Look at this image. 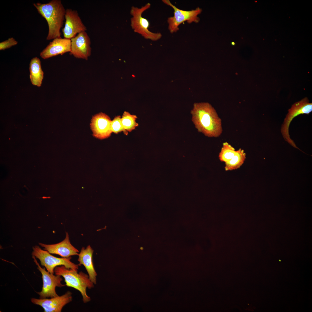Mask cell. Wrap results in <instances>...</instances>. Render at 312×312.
<instances>
[{
  "mask_svg": "<svg viewBox=\"0 0 312 312\" xmlns=\"http://www.w3.org/2000/svg\"><path fill=\"white\" fill-rule=\"evenodd\" d=\"M162 2L172 8L174 10V16L168 17L167 19L168 29L170 33L172 34L179 30V25L182 23L187 21L188 23L192 22L198 23L200 18L198 16L202 11L199 7L195 10L190 11L180 9L173 5L169 0H162Z\"/></svg>",
  "mask_w": 312,
  "mask_h": 312,
  "instance_id": "8992f818",
  "label": "cell"
},
{
  "mask_svg": "<svg viewBox=\"0 0 312 312\" xmlns=\"http://www.w3.org/2000/svg\"><path fill=\"white\" fill-rule=\"evenodd\" d=\"M31 301L33 304L41 306L45 312H60L63 307L72 300V293L69 291L60 296L50 299H38L32 298Z\"/></svg>",
  "mask_w": 312,
  "mask_h": 312,
  "instance_id": "7c38bea8",
  "label": "cell"
},
{
  "mask_svg": "<svg viewBox=\"0 0 312 312\" xmlns=\"http://www.w3.org/2000/svg\"><path fill=\"white\" fill-rule=\"evenodd\" d=\"M32 257L37 266V269L42 275L43 285L42 290L37 292L40 296V298H51L58 296L55 291L56 287H61L65 285L61 283L63 279L61 276L54 275L47 271L44 268H42L40 266L34 256H32Z\"/></svg>",
  "mask_w": 312,
  "mask_h": 312,
  "instance_id": "ba28073f",
  "label": "cell"
},
{
  "mask_svg": "<svg viewBox=\"0 0 312 312\" xmlns=\"http://www.w3.org/2000/svg\"><path fill=\"white\" fill-rule=\"evenodd\" d=\"M18 42L13 38H9L8 40L0 43V50H5L17 44Z\"/></svg>",
  "mask_w": 312,
  "mask_h": 312,
  "instance_id": "44dd1931",
  "label": "cell"
},
{
  "mask_svg": "<svg viewBox=\"0 0 312 312\" xmlns=\"http://www.w3.org/2000/svg\"><path fill=\"white\" fill-rule=\"evenodd\" d=\"M191 113L192 121L199 132L209 137H217L222 134L221 120L209 103H194Z\"/></svg>",
  "mask_w": 312,
  "mask_h": 312,
  "instance_id": "6da1fadb",
  "label": "cell"
},
{
  "mask_svg": "<svg viewBox=\"0 0 312 312\" xmlns=\"http://www.w3.org/2000/svg\"><path fill=\"white\" fill-rule=\"evenodd\" d=\"M231 44H232V45H235V42H232L231 43Z\"/></svg>",
  "mask_w": 312,
  "mask_h": 312,
  "instance_id": "7402d4cb",
  "label": "cell"
},
{
  "mask_svg": "<svg viewBox=\"0 0 312 312\" xmlns=\"http://www.w3.org/2000/svg\"><path fill=\"white\" fill-rule=\"evenodd\" d=\"M244 150L239 148L236 151L234 156L229 161L225 163L226 171L231 170L239 168L244 163L246 158Z\"/></svg>",
  "mask_w": 312,
  "mask_h": 312,
  "instance_id": "e0dca14e",
  "label": "cell"
},
{
  "mask_svg": "<svg viewBox=\"0 0 312 312\" xmlns=\"http://www.w3.org/2000/svg\"><path fill=\"white\" fill-rule=\"evenodd\" d=\"M111 120L107 114L99 113L92 116L90 127L93 136L96 138L102 140L110 137L112 132Z\"/></svg>",
  "mask_w": 312,
  "mask_h": 312,
  "instance_id": "8fae6325",
  "label": "cell"
},
{
  "mask_svg": "<svg viewBox=\"0 0 312 312\" xmlns=\"http://www.w3.org/2000/svg\"><path fill=\"white\" fill-rule=\"evenodd\" d=\"M151 6L150 3H147L140 8L132 6L130 11V14L132 16L130 19V25L135 32L141 35L146 39L156 41L161 38L162 34L160 33H153L149 30V22L142 16L143 13L149 8Z\"/></svg>",
  "mask_w": 312,
  "mask_h": 312,
  "instance_id": "277c9868",
  "label": "cell"
},
{
  "mask_svg": "<svg viewBox=\"0 0 312 312\" xmlns=\"http://www.w3.org/2000/svg\"><path fill=\"white\" fill-rule=\"evenodd\" d=\"M65 19L64 26L62 30L64 38L71 39L77 34L87 30L76 10L66 9Z\"/></svg>",
  "mask_w": 312,
  "mask_h": 312,
  "instance_id": "9c48e42d",
  "label": "cell"
},
{
  "mask_svg": "<svg viewBox=\"0 0 312 312\" xmlns=\"http://www.w3.org/2000/svg\"><path fill=\"white\" fill-rule=\"evenodd\" d=\"M39 244L44 248V250L50 254L58 255L63 257L67 258L78 255L79 251L71 244L67 232H66L65 239L60 243L53 244L40 243Z\"/></svg>",
  "mask_w": 312,
  "mask_h": 312,
  "instance_id": "5bb4252c",
  "label": "cell"
},
{
  "mask_svg": "<svg viewBox=\"0 0 312 312\" xmlns=\"http://www.w3.org/2000/svg\"><path fill=\"white\" fill-rule=\"evenodd\" d=\"M312 111V103H309L307 97L294 103L288 111V112L282 125L281 132L285 140L295 148L299 149L290 138L289 132L290 124L295 117L301 114H309Z\"/></svg>",
  "mask_w": 312,
  "mask_h": 312,
  "instance_id": "52a82bcc",
  "label": "cell"
},
{
  "mask_svg": "<svg viewBox=\"0 0 312 312\" xmlns=\"http://www.w3.org/2000/svg\"><path fill=\"white\" fill-rule=\"evenodd\" d=\"M94 252L90 245L86 248L82 247L80 253L78 254V261L79 266L83 265L85 268L91 281L94 284L96 283L97 273L95 270L92 261V255Z\"/></svg>",
  "mask_w": 312,
  "mask_h": 312,
  "instance_id": "9a60e30c",
  "label": "cell"
},
{
  "mask_svg": "<svg viewBox=\"0 0 312 312\" xmlns=\"http://www.w3.org/2000/svg\"><path fill=\"white\" fill-rule=\"evenodd\" d=\"M71 40L61 38L54 39L41 52L40 56L44 59L62 55L71 51Z\"/></svg>",
  "mask_w": 312,
  "mask_h": 312,
  "instance_id": "4fadbf2b",
  "label": "cell"
},
{
  "mask_svg": "<svg viewBox=\"0 0 312 312\" xmlns=\"http://www.w3.org/2000/svg\"><path fill=\"white\" fill-rule=\"evenodd\" d=\"M29 77L31 82L34 86H41L44 77V72L42 70L41 61L37 57L32 58L29 65Z\"/></svg>",
  "mask_w": 312,
  "mask_h": 312,
  "instance_id": "2e32d148",
  "label": "cell"
},
{
  "mask_svg": "<svg viewBox=\"0 0 312 312\" xmlns=\"http://www.w3.org/2000/svg\"><path fill=\"white\" fill-rule=\"evenodd\" d=\"M111 128L112 132L114 133L117 134L120 132L123 131L126 135H128V132L124 129L122 126L120 116H116L112 120Z\"/></svg>",
  "mask_w": 312,
  "mask_h": 312,
  "instance_id": "ffe728a7",
  "label": "cell"
},
{
  "mask_svg": "<svg viewBox=\"0 0 312 312\" xmlns=\"http://www.w3.org/2000/svg\"><path fill=\"white\" fill-rule=\"evenodd\" d=\"M70 54L75 57L87 60L91 55V40L88 34L84 31L71 39Z\"/></svg>",
  "mask_w": 312,
  "mask_h": 312,
  "instance_id": "30bf717a",
  "label": "cell"
},
{
  "mask_svg": "<svg viewBox=\"0 0 312 312\" xmlns=\"http://www.w3.org/2000/svg\"><path fill=\"white\" fill-rule=\"evenodd\" d=\"M235 152L236 151L233 147L228 143L224 142L219 154V159L222 162H227L234 156Z\"/></svg>",
  "mask_w": 312,
  "mask_h": 312,
  "instance_id": "d6986e66",
  "label": "cell"
},
{
  "mask_svg": "<svg viewBox=\"0 0 312 312\" xmlns=\"http://www.w3.org/2000/svg\"><path fill=\"white\" fill-rule=\"evenodd\" d=\"M32 256L38 259L41 265L44 266L51 274L54 273L55 268L59 266L64 265L67 268L78 270V264H76L70 261L71 257L58 258L51 255L47 251L42 249L39 246H35L33 247Z\"/></svg>",
  "mask_w": 312,
  "mask_h": 312,
  "instance_id": "5b68a950",
  "label": "cell"
},
{
  "mask_svg": "<svg viewBox=\"0 0 312 312\" xmlns=\"http://www.w3.org/2000/svg\"><path fill=\"white\" fill-rule=\"evenodd\" d=\"M38 13L47 21L49 31L47 40L61 38L60 29L65 19L66 10L60 0H52L46 3H33Z\"/></svg>",
  "mask_w": 312,
  "mask_h": 312,
  "instance_id": "7a4b0ae2",
  "label": "cell"
},
{
  "mask_svg": "<svg viewBox=\"0 0 312 312\" xmlns=\"http://www.w3.org/2000/svg\"><path fill=\"white\" fill-rule=\"evenodd\" d=\"M77 271L67 268L64 265L57 266L54 270L55 275L63 277L66 285L79 291L82 296L83 302L87 303L91 300V298L86 294V288H93L94 284L90 279L88 275L82 271L78 273Z\"/></svg>",
  "mask_w": 312,
  "mask_h": 312,
  "instance_id": "3957f363",
  "label": "cell"
},
{
  "mask_svg": "<svg viewBox=\"0 0 312 312\" xmlns=\"http://www.w3.org/2000/svg\"><path fill=\"white\" fill-rule=\"evenodd\" d=\"M137 118L136 116L131 114L125 111L121 118V122L124 129L127 132H131L138 126L135 121Z\"/></svg>",
  "mask_w": 312,
  "mask_h": 312,
  "instance_id": "ac0fdd59",
  "label": "cell"
}]
</instances>
